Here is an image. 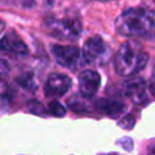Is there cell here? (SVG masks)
I'll list each match as a JSON object with an SVG mask.
<instances>
[{"mask_svg":"<svg viewBox=\"0 0 155 155\" xmlns=\"http://www.w3.org/2000/svg\"><path fill=\"white\" fill-rule=\"evenodd\" d=\"M118 34L151 40L155 37V15L147 8H128L116 19Z\"/></svg>","mask_w":155,"mask_h":155,"instance_id":"cell-1","label":"cell"},{"mask_svg":"<svg viewBox=\"0 0 155 155\" xmlns=\"http://www.w3.org/2000/svg\"><path fill=\"white\" fill-rule=\"evenodd\" d=\"M148 54L143 51V46L135 41L123 44L116 53L114 67L118 75L132 76L142 71L147 65Z\"/></svg>","mask_w":155,"mask_h":155,"instance_id":"cell-2","label":"cell"},{"mask_svg":"<svg viewBox=\"0 0 155 155\" xmlns=\"http://www.w3.org/2000/svg\"><path fill=\"white\" fill-rule=\"evenodd\" d=\"M45 30L57 40L75 41L82 33V23L76 16H48L44 22Z\"/></svg>","mask_w":155,"mask_h":155,"instance_id":"cell-3","label":"cell"},{"mask_svg":"<svg viewBox=\"0 0 155 155\" xmlns=\"http://www.w3.org/2000/svg\"><path fill=\"white\" fill-rule=\"evenodd\" d=\"M82 56L87 64H102L109 57V48L101 37H91L84 42Z\"/></svg>","mask_w":155,"mask_h":155,"instance_id":"cell-4","label":"cell"},{"mask_svg":"<svg viewBox=\"0 0 155 155\" xmlns=\"http://www.w3.org/2000/svg\"><path fill=\"white\" fill-rule=\"evenodd\" d=\"M52 54L61 67L75 70L80 64V52L76 46L53 45L52 46Z\"/></svg>","mask_w":155,"mask_h":155,"instance_id":"cell-5","label":"cell"},{"mask_svg":"<svg viewBox=\"0 0 155 155\" xmlns=\"http://www.w3.org/2000/svg\"><path fill=\"white\" fill-rule=\"evenodd\" d=\"M72 86V80L64 74H51L45 83V95L49 98H60Z\"/></svg>","mask_w":155,"mask_h":155,"instance_id":"cell-6","label":"cell"},{"mask_svg":"<svg viewBox=\"0 0 155 155\" xmlns=\"http://www.w3.org/2000/svg\"><path fill=\"white\" fill-rule=\"evenodd\" d=\"M124 94L136 105H144L147 102V84L142 78L129 79L123 86Z\"/></svg>","mask_w":155,"mask_h":155,"instance_id":"cell-7","label":"cell"},{"mask_svg":"<svg viewBox=\"0 0 155 155\" xmlns=\"http://www.w3.org/2000/svg\"><path fill=\"white\" fill-rule=\"evenodd\" d=\"M0 52L12 56H25L29 53V49L15 31H10L0 40Z\"/></svg>","mask_w":155,"mask_h":155,"instance_id":"cell-8","label":"cell"},{"mask_svg":"<svg viewBox=\"0 0 155 155\" xmlns=\"http://www.w3.org/2000/svg\"><path fill=\"white\" fill-rule=\"evenodd\" d=\"M101 84V76L95 71H83L79 75V90L84 98H93Z\"/></svg>","mask_w":155,"mask_h":155,"instance_id":"cell-9","label":"cell"},{"mask_svg":"<svg viewBox=\"0 0 155 155\" xmlns=\"http://www.w3.org/2000/svg\"><path fill=\"white\" fill-rule=\"evenodd\" d=\"M97 109L105 116H109L112 118H117L118 116H121L125 110V105L120 101L116 99H109V98H104L99 99L97 102Z\"/></svg>","mask_w":155,"mask_h":155,"instance_id":"cell-10","label":"cell"},{"mask_svg":"<svg viewBox=\"0 0 155 155\" xmlns=\"http://www.w3.org/2000/svg\"><path fill=\"white\" fill-rule=\"evenodd\" d=\"M11 3L23 8H38V7H48L52 4V0H10Z\"/></svg>","mask_w":155,"mask_h":155,"instance_id":"cell-11","label":"cell"},{"mask_svg":"<svg viewBox=\"0 0 155 155\" xmlns=\"http://www.w3.org/2000/svg\"><path fill=\"white\" fill-rule=\"evenodd\" d=\"M18 83L23 88H27V90H35L37 88V82H35L33 74H25V75L19 76Z\"/></svg>","mask_w":155,"mask_h":155,"instance_id":"cell-12","label":"cell"},{"mask_svg":"<svg viewBox=\"0 0 155 155\" xmlns=\"http://www.w3.org/2000/svg\"><path fill=\"white\" fill-rule=\"evenodd\" d=\"M65 112H67L65 107L57 101H52L48 105V109H46V113L51 116H54V117H63L65 114Z\"/></svg>","mask_w":155,"mask_h":155,"instance_id":"cell-13","label":"cell"},{"mask_svg":"<svg viewBox=\"0 0 155 155\" xmlns=\"http://www.w3.org/2000/svg\"><path fill=\"white\" fill-rule=\"evenodd\" d=\"M120 125L125 129H131L135 125V117L132 114H128L127 117H124V120L120 121Z\"/></svg>","mask_w":155,"mask_h":155,"instance_id":"cell-14","label":"cell"},{"mask_svg":"<svg viewBox=\"0 0 155 155\" xmlns=\"http://www.w3.org/2000/svg\"><path fill=\"white\" fill-rule=\"evenodd\" d=\"M29 109L31 110L33 113H35V114H40V116H42V113H44V106L40 104L38 101H33V102H30V105H29Z\"/></svg>","mask_w":155,"mask_h":155,"instance_id":"cell-15","label":"cell"},{"mask_svg":"<svg viewBox=\"0 0 155 155\" xmlns=\"http://www.w3.org/2000/svg\"><path fill=\"white\" fill-rule=\"evenodd\" d=\"M8 72H10V65H8V63L0 59V79L7 76Z\"/></svg>","mask_w":155,"mask_h":155,"instance_id":"cell-16","label":"cell"},{"mask_svg":"<svg viewBox=\"0 0 155 155\" xmlns=\"http://www.w3.org/2000/svg\"><path fill=\"white\" fill-rule=\"evenodd\" d=\"M150 91H151V94L155 97V68L153 71V75H151V80H150Z\"/></svg>","mask_w":155,"mask_h":155,"instance_id":"cell-17","label":"cell"},{"mask_svg":"<svg viewBox=\"0 0 155 155\" xmlns=\"http://www.w3.org/2000/svg\"><path fill=\"white\" fill-rule=\"evenodd\" d=\"M4 27H5V23H4V21L3 19H0V33L4 30Z\"/></svg>","mask_w":155,"mask_h":155,"instance_id":"cell-18","label":"cell"},{"mask_svg":"<svg viewBox=\"0 0 155 155\" xmlns=\"http://www.w3.org/2000/svg\"><path fill=\"white\" fill-rule=\"evenodd\" d=\"M150 155H155V146L150 147Z\"/></svg>","mask_w":155,"mask_h":155,"instance_id":"cell-19","label":"cell"},{"mask_svg":"<svg viewBox=\"0 0 155 155\" xmlns=\"http://www.w3.org/2000/svg\"><path fill=\"white\" fill-rule=\"evenodd\" d=\"M97 2H110V0H97Z\"/></svg>","mask_w":155,"mask_h":155,"instance_id":"cell-20","label":"cell"},{"mask_svg":"<svg viewBox=\"0 0 155 155\" xmlns=\"http://www.w3.org/2000/svg\"><path fill=\"white\" fill-rule=\"evenodd\" d=\"M102 155H118V154H102Z\"/></svg>","mask_w":155,"mask_h":155,"instance_id":"cell-21","label":"cell"},{"mask_svg":"<svg viewBox=\"0 0 155 155\" xmlns=\"http://www.w3.org/2000/svg\"><path fill=\"white\" fill-rule=\"evenodd\" d=\"M154 3H155V0H154Z\"/></svg>","mask_w":155,"mask_h":155,"instance_id":"cell-22","label":"cell"}]
</instances>
